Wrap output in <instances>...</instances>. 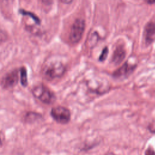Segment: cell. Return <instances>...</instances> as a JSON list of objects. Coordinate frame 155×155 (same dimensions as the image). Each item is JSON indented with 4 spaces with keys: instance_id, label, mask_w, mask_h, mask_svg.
<instances>
[{
    "instance_id": "9c48e42d",
    "label": "cell",
    "mask_w": 155,
    "mask_h": 155,
    "mask_svg": "<svg viewBox=\"0 0 155 155\" xmlns=\"http://www.w3.org/2000/svg\"><path fill=\"white\" fill-rule=\"evenodd\" d=\"M20 76H21V82L23 86H26L27 85V71L24 67H22L20 70Z\"/></svg>"
},
{
    "instance_id": "8fae6325",
    "label": "cell",
    "mask_w": 155,
    "mask_h": 155,
    "mask_svg": "<svg viewBox=\"0 0 155 155\" xmlns=\"http://www.w3.org/2000/svg\"><path fill=\"white\" fill-rule=\"evenodd\" d=\"M21 13H22L23 15H28L30 16L31 18H32L34 21L37 23V24H39L40 22V21H39V19H38V17H36V16H35L33 14L31 13H29V12H25V11H22L21 12Z\"/></svg>"
},
{
    "instance_id": "2e32d148",
    "label": "cell",
    "mask_w": 155,
    "mask_h": 155,
    "mask_svg": "<svg viewBox=\"0 0 155 155\" xmlns=\"http://www.w3.org/2000/svg\"><path fill=\"white\" fill-rule=\"evenodd\" d=\"M2 143V140H1V136H0V145H1Z\"/></svg>"
},
{
    "instance_id": "4fadbf2b",
    "label": "cell",
    "mask_w": 155,
    "mask_h": 155,
    "mask_svg": "<svg viewBox=\"0 0 155 155\" xmlns=\"http://www.w3.org/2000/svg\"><path fill=\"white\" fill-rule=\"evenodd\" d=\"M41 1L45 5H50L53 2V0H41Z\"/></svg>"
},
{
    "instance_id": "7c38bea8",
    "label": "cell",
    "mask_w": 155,
    "mask_h": 155,
    "mask_svg": "<svg viewBox=\"0 0 155 155\" xmlns=\"http://www.w3.org/2000/svg\"><path fill=\"white\" fill-rule=\"evenodd\" d=\"M149 128H150V130L151 131L155 133V123H152V124L150 125Z\"/></svg>"
},
{
    "instance_id": "5b68a950",
    "label": "cell",
    "mask_w": 155,
    "mask_h": 155,
    "mask_svg": "<svg viewBox=\"0 0 155 155\" xmlns=\"http://www.w3.org/2000/svg\"><path fill=\"white\" fill-rule=\"evenodd\" d=\"M18 72L17 70H13L6 74L2 79V85L4 88H8L14 87L18 83Z\"/></svg>"
},
{
    "instance_id": "ba28073f",
    "label": "cell",
    "mask_w": 155,
    "mask_h": 155,
    "mask_svg": "<svg viewBox=\"0 0 155 155\" xmlns=\"http://www.w3.org/2000/svg\"><path fill=\"white\" fill-rule=\"evenodd\" d=\"M126 53L124 48L121 45H118L114 50L112 56V62L117 65L120 64L125 58Z\"/></svg>"
},
{
    "instance_id": "52a82bcc",
    "label": "cell",
    "mask_w": 155,
    "mask_h": 155,
    "mask_svg": "<svg viewBox=\"0 0 155 155\" xmlns=\"http://www.w3.org/2000/svg\"><path fill=\"white\" fill-rule=\"evenodd\" d=\"M134 69V67L133 65H128V64H125L119 69L115 71L113 73V76L115 78H125L131 74Z\"/></svg>"
},
{
    "instance_id": "9a60e30c",
    "label": "cell",
    "mask_w": 155,
    "mask_h": 155,
    "mask_svg": "<svg viewBox=\"0 0 155 155\" xmlns=\"http://www.w3.org/2000/svg\"><path fill=\"white\" fill-rule=\"evenodd\" d=\"M147 2L149 4H154L155 3V0H147Z\"/></svg>"
},
{
    "instance_id": "6da1fadb",
    "label": "cell",
    "mask_w": 155,
    "mask_h": 155,
    "mask_svg": "<svg viewBox=\"0 0 155 155\" xmlns=\"http://www.w3.org/2000/svg\"><path fill=\"white\" fill-rule=\"evenodd\" d=\"M65 68L60 62H52L47 64L43 68L42 74L47 80L61 78L65 73Z\"/></svg>"
},
{
    "instance_id": "3957f363",
    "label": "cell",
    "mask_w": 155,
    "mask_h": 155,
    "mask_svg": "<svg viewBox=\"0 0 155 155\" xmlns=\"http://www.w3.org/2000/svg\"><path fill=\"white\" fill-rule=\"evenodd\" d=\"M85 21L82 19H77L73 22L70 29V41L72 43L78 42L82 38L85 30Z\"/></svg>"
},
{
    "instance_id": "277c9868",
    "label": "cell",
    "mask_w": 155,
    "mask_h": 155,
    "mask_svg": "<svg viewBox=\"0 0 155 155\" xmlns=\"http://www.w3.org/2000/svg\"><path fill=\"white\" fill-rule=\"evenodd\" d=\"M51 115L56 122L62 124L68 123L70 119V111L64 107L53 108L51 111Z\"/></svg>"
},
{
    "instance_id": "5bb4252c",
    "label": "cell",
    "mask_w": 155,
    "mask_h": 155,
    "mask_svg": "<svg viewBox=\"0 0 155 155\" xmlns=\"http://www.w3.org/2000/svg\"><path fill=\"white\" fill-rule=\"evenodd\" d=\"M62 2L64 3V4H70L72 2V1L73 0H61Z\"/></svg>"
},
{
    "instance_id": "8992f818",
    "label": "cell",
    "mask_w": 155,
    "mask_h": 155,
    "mask_svg": "<svg viewBox=\"0 0 155 155\" xmlns=\"http://www.w3.org/2000/svg\"><path fill=\"white\" fill-rule=\"evenodd\" d=\"M143 34L147 44H151L155 40V19L147 23L145 27Z\"/></svg>"
},
{
    "instance_id": "7a4b0ae2",
    "label": "cell",
    "mask_w": 155,
    "mask_h": 155,
    "mask_svg": "<svg viewBox=\"0 0 155 155\" xmlns=\"http://www.w3.org/2000/svg\"><path fill=\"white\" fill-rule=\"evenodd\" d=\"M32 92L35 97L44 103L51 104L55 100L54 94L44 85H38L33 88Z\"/></svg>"
},
{
    "instance_id": "30bf717a",
    "label": "cell",
    "mask_w": 155,
    "mask_h": 155,
    "mask_svg": "<svg viewBox=\"0 0 155 155\" xmlns=\"http://www.w3.org/2000/svg\"><path fill=\"white\" fill-rule=\"evenodd\" d=\"M108 52V48L107 47L104 48L102 51V53L101 54V55H100V56L99 58V60L100 61H104L106 59V58L107 56Z\"/></svg>"
}]
</instances>
